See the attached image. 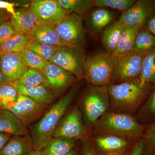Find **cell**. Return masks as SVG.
Returning <instances> with one entry per match:
<instances>
[{
	"label": "cell",
	"instance_id": "cell-24",
	"mask_svg": "<svg viewBox=\"0 0 155 155\" xmlns=\"http://www.w3.org/2000/svg\"><path fill=\"white\" fill-rule=\"evenodd\" d=\"M143 25L125 26L113 54L116 58L128 52L133 48L135 39Z\"/></svg>",
	"mask_w": 155,
	"mask_h": 155
},
{
	"label": "cell",
	"instance_id": "cell-2",
	"mask_svg": "<svg viewBox=\"0 0 155 155\" xmlns=\"http://www.w3.org/2000/svg\"><path fill=\"white\" fill-rule=\"evenodd\" d=\"M151 85L140 78L108 85L110 106L118 111H133L149 92Z\"/></svg>",
	"mask_w": 155,
	"mask_h": 155
},
{
	"label": "cell",
	"instance_id": "cell-19",
	"mask_svg": "<svg viewBox=\"0 0 155 155\" xmlns=\"http://www.w3.org/2000/svg\"><path fill=\"white\" fill-rule=\"evenodd\" d=\"M33 149L31 136H12L0 150V155H29Z\"/></svg>",
	"mask_w": 155,
	"mask_h": 155
},
{
	"label": "cell",
	"instance_id": "cell-11",
	"mask_svg": "<svg viewBox=\"0 0 155 155\" xmlns=\"http://www.w3.org/2000/svg\"><path fill=\"white\" fill-rule=\"evenodd\" d=\"M29 8L40 22L47 25H57L67 15L56 0H35Z\"/></svg>",
	"mask_w": 155,
	"mask_h": 155
},
{
	"label": "cell",
	"instance_id": "cell-5",
	"mask_svg": "<svg viewBox=\"0 0 155 155\" xmlns=\"http://www.w3.org/2000/svg\"><path fill=\"white\" fill-rule=\"evenodd\" d=\"M81 104L87 127L92 128L110 108L108 86L90 85L81 97Z\"/></svg>",
	"mask_w": 155,
	"mask_h": 155
},
{
	"label": "cell",
	"instance_id": "cell-36",
	"mask_svg": "<svg viewBox=\"0 0 155 155\" xmlns=\"http://www.w3.org/2000/svg\"><path fill=\"white\" fill-rule=\"evenodd\" d=\"M145 141L150 149L155 152V122L148 128Z\"/></svg>",
	"mask_w": 155,
	"mask_h": 155
},
{
	"label": "cell",
	"instance_id": "cell-10",
	"mask_svg": "<svg viewBox=\"0 0 155 155\" xmlns=\"http://www.w3.org/2000/svg\"><path fill=\"white\" fill-rule=\"evenodd\" d=\"M48 110V107L29 97L19 94L16 102L9 111L27 127L38 119H41Z\"/></svg>",
	"mask_w": 155,
	"mask_h": 155
},
{
	"label": "cell",
	"instance_id": "cell-16",
	"mask_svg": "<svg viewBox=\"0 0 155 155\" xmlns=\"http://www.w3.org/2000/svg\"><path fill=\"white\" fill-rule=\"evenodd\" d=\"M10 22L17 33L26 36L41 24L30 8L20 9L15 12Z\"/></svg>",
	"mask_w": 155,
	"mask_h": 155
},
{
	"label": "cell",
	"instance_id": "cell-1",
	"mask_svg": "<svg viewBox=\"0 0 155 155\" xmlns=\"http://www.w3.org/2000/svg\"><path fill=\"white\" fill-rule=\"evenodd\" d=\"M78 89L77 86L72 87L67 94L49 108L38 122L29 126L34 150H42L52 138L55 130L72 102Z\"/></svg>",
	"mask_w": 155,
	"mask_h": 155
},
{
	"label": "cell",
	"instance_id": "cell-42",
	"mask_svg": "<svg viewBox=\"0 0 155 155\" xmlns=\"http://www.w3.org/2000/svg\"><path fill=\"white\" fill-rule=\"evenodd\" d=\"M9 17L8 15H4L2 17H0V25H2V23L8 20Z\"/></svg>",
	"mask_w": 155,
	"mask_h": 155
},
{
	"label": "cell",
	"instance_id": "cell-44",
	"mask_svg": "<svg viewBox=\"0 0 155 155\" xmlns=\"http://www.w3.org/2000/svg\"><path fill=\"white\" fill-rule=\"evenodd\" d=\"M65 155H78L77 152L76 150L74 149V150H72L71 152L67 153V154Z\"/></svg>",
	"mask_w": 155,
	"mask_h": 155
},
{
	"label": "cell",
	"instance_id": "cell-40",
	"mask_svg": "<svg viewBox=\"0 0 155 155\" xmlns=\"http://www.w3.org/2000/svg\"><path fill=\"white\" fill-rule=\"evenodd\" d=\"M12 136L11 134L0 132V150L9 141Z\"/></svg>",
	"mask_w": 155,
	"mask_h": 155
},
{
	"label": "cell",
	"instance_id": "cell-12",
	"mask_svg": "<svg viewBox=\"0 0 155 155\" xmlns=\"http://www.w3.org/2000/svg\"><path fill=\"white\" fill-rule=\"evenodd\" d=\"M28 69L21 53H7L0 56V69L4 83H15Z\"/></svg>",
	"mask_w": 155,
	"mask_h": 155
},
{
	"label": "cell",
	"instance_id": "cell-18",
	"mask_svg": "<svg viewBox=\"0 0 155 155\" xmlns=\"http://www.w3.org/2000/svg\"><path fill=\"white\" fill-rule=\"evenodd\" d=\"M19 94L26 96L46 107L51 104L55 98L52 90L48 84L25 86L12 84Z\"/></svg>",
	"mask_w": 155,
	"mask_h": 155
},
{
	"label": "cell",
	"instance_id": "cell-43",
	"mask_svg": "<svg viewBox=\"0 0 155 155\" xmlns=\"http://www.w3.org/2000/svg\"><path fill=\"white\" fill-rule=\"evenodd\" d=\"M4 83V76L0 69V85Z\"/></svg>",
	"mask_w": 155,
	"mask_h": 155
},
{
	"label": "cell",
	"instance_id": "cell-38",
	"mask_svg": "<svg viewBox=\"0 0 155 155\" xmlns=\"http://www.w3.org/2000/svg\"><path fill=\"white\" fill-rule=\"evenodd\" d=\"M144 146V140H140L134 145L129 155H142Z\"/></svg>",
	"mask_w": 155,
	"mask_h": 155
},
{
	"label": "cell",
	"instance_id": "cell-6",
	"mask_svg": "<svg viewBox=\"0 0 155 155\" xmlns=\"http://www.w3.org/2000/svg\"><path fill=\"white\" fill-rule=\"evenodd\" d=\"M86 52L79 45L60 47L49 62L61 67L78 79L84 78Z\"/></svg>",
	"mask_w": 155,
	"mask_h": 155
},
{
	"label": "cell",
	"instance_id": "cell-35",
	"mask_svg": "<svg viewBox=\"0 0 155 155\" xmlns=\"http://www.w3.org/2000/svg\"><path fill=\"white\" fill-rule=\"evenodd\" d=\"M10 21H7L0 25V45L11 36L17 34Z\"/></svg>",
	"mask_w": 155,
	"mask_h": 155
},
{
	"label": "cell",
	"instance_id": "cell-7",
	"mask_svg": "<svg viewBox=\"0 0 155 155\" xmlns=\"http://www.w3.org/2000/svg\"><path fill=\"white\" fill-rule=\"evenodd\" d=\"M148 52L133 48L116 58L111 84L139 78L143 61Z\"/></svg>",
	"mask_w": 155,
	"mask_h": 155
},
{
	"label": "cell",
	"instance_id": "cell-3",
	"mask_svg": "<svg viewBox=\"0 0 155 155\" xmlns=\"http://www.w3.org/2000/svg\"><path fill=\"white\" fill-rule=\"evenodd\" d=\"M93 131L102 134H114L130 139L142 135L143 127L134 117L129 115L107 112L92 127Z\"/></svg>",
	"mask_w": 155,
	"mask_h": 155
},
{
	"label": "cell",
	"instance_id": "cell-13",
	"mask_svg": "<svg viewBox=\"0 0 155 155\" xmlns=\"http://www.w3.org/2000/svg\"><path fill=\"white\" fill-rule=\"evenodd\" d=\"M41 71L55 96L71 86L75 81V77L70 72L49 61Z\"/></svg>",
	"mask_w": 155,
	"mask_h": 155
},
{
	"label": "cell",
	"instance_id": "cell-23",
	"mask_svg": "<svg viewBox=\"0 0 155 155\" xmlns=\"http://www.w3.org/2000/svg\"><path fill=\"white\" fill-rule=\"evenodd\" d=\"M91 12L88 17V25L95 33L104 29L113 21L114 15L104 7H97Z\"/></svg>",
	"mask_w": 155,
	"mask_h": 155
},
{
	"label": "cell",
	"instance_id": "cell-37",
	"mask_svg": "<svg viewBox=\"0 0 155 155\" xmlns=\"http://www.w3.org/2000/svg\"><path fill=\"white\" fill-rule=\"evenodd\" d=\"M143 27L155 36V10L147 17Z\"/></svg>",
	"mask_w": 155,
	"mask_h": 155
},
{
	"label": "cell",
	"instance_id": "cell-27",
	"mask_svg": "<svg viewBox=\"0 0 155 155\" xmlns=\"http://www.w3.org/2000/svg\"><path fill=\"white\" fill-rule=\"evenodd\" d=\"M28 40L26 35H14L0 45V56L7 53H22L26 49Z\"/></svg>",
	"mask_w": 155,
	"mask_h": 155
},
{
	"label": "cell",
	"instance_id": "cell-39",
	"mask_svg": "<svg viewBox=\"0 0 155 155\" xmlns=\"http://www.w3.org/2000/svg\"><path fill=\"white\" fill-rule=\"evenodd\" d=\"M82 140L84 145L82 155H96L88 139L87 138Z\"/></svg>",
	"mask_w": 155,
	"mask_h": 155
},
{
	"label": "cell",
	"instance_id": "cell-41",
	"mask_svg": "<svg viewBox=\"0 0 155 155\" xmlns=\"http://www.w3.org/2000/svg\"><path fill=\"white\" fill-rule=\"evenodd\" d=\"M29 155H44V154L42 151L33 150L31 152Z\"/></svg>",
	"mask_w": 155,
	"mask_h": 155
},
{
	"label": "cell",
	"instance_id": "cell-46",
	"mask_svg": "<svg viewBox=\"0 0 155 155\" xmlns=\"http://www.w3.org/2000/svg\"></svg>",
	"mask_w": 155,
	"mask_h": 155
},
{
	"label": "cell",
	"instance_id": "cell-25",
	"mask_svg": "<svg viewBox=\"0 0 155 155\" xmlns=\"http://www.w3.org/2000/svg\"><path fill=\"white\" fill-rule=\"evenodd\" d=\"M67 15L74 14L83 17L94 6V0H58Z\"/></svg>",
	"mask_w": 155,
	"mask_h": 155
},
{
	"label": "cell",
	"instance_id": "cell-30",
	"mask_svg": "<svg viewBox=\"0 0 155 155\" xmlns=\"http://www.w3.org/2000/svg\"><path fill=\"white\" fill-rule=\"evenodd\" d=\"M133 48L149 52L155 49V36L143 27L139 31Z\"/></svg>",
	"mask_w": 155,
	"mask_h": 155
},
{
	"label": "cell",
	"instance_id": "cell-9",
	"mask_svg": "<svg viewBox=\"0 0 155 155\" xmlns=\"http://www.w3.org/2000/svg\"><path fill=\"white\" fill-rule=\"evenodd\" d=\"M55 27L67 46L79 45L86 40L83 17L74 14L67 15Z\"/></svg>",
	"mask_w": 155,
	"mask_h": 155
},
{
	"label": "cell",
	"instance_id": "cell-26",
	"mask_svg": "<svg viewBox=\"0 0 155 155\" xmlns=\"http://www.w3.org/2000/svg\"><path fill=\"white\" fill-rule=\"evenodd\" d=\"M139 78L143 82L155 86V49L148 52L145 57Z\"/></svg>",
	"mask_w": 155,
	"mask_h": 155
},
{
	"label": "cell",
	"instance_id": "cell-33",
	"mask_svg": "<svg viewBox=\"0 0 155 155\" xmlns=\"http://www.w3.org/2000/svg\"><path fill=\"white\" fill-rule=\"evenodd\" d=\"M21 54L28 68L41 71L49 62L27 48L25 49Z\"/></svg>",
	"mask_w": 155,
	"mask_h": 155
},
{
	"label": "cell",
	"instance_id": "cell-14",
	"mask_svg": "<svg viewBox=\"0 0 155 155\" xmlns=\"http://www.w3.org/2000/svg\"><path fill=\"white\" fill-rule=\"evenodd\" d=\"M155 10L154 0H137L122 12L118 20L125 26L143 25L147 17Z\"/></svg>",
	"mask_w": 155,
	"mask_h": 155
},
{
	"label": "cell",
	"instance_id": "cell-34",
	"mask_svg": "<svg viewBox=\"0 0 155 155\" xmlns=\"http://www.w3.org/2000/svg\"><path fill=\"white\" fill-rule=\"evenodd\" d=\"M141 113L147 118H155V89L142 108Z\"/></svg>",
	"mask_w": 155,
	"mask_h": 155
},
{
	"label": "cell",
	"instance_id": "cell-32",
	"mask_svg": "<svg viewBox=\"0 0 155 155\" xmlns=\"http://www.w3.org/2000/svg\"><path fill=\"white\" fill-rule=\"evenodd\" d=\"M136 0H94V6L126 11L136 2Z\"/></svg>",
	"mask_w": 155,
	"mask_h": 155
},
{
	"label": "cell",
	"instance_id": "cell-17",
	"mask_svg": "<svg viewBox=\"0 0 155 155\" xmlns=\"http://www.w3.org/2000/svg\"><path fill=\"white\" fill-rule=\"evenodd\" d=\"M27 37L29 40L43 44L58 47L67 46L58 33L54 25L41 23Z\"/></svg>",
	"mask_w": 155,
	"mask_h": 155
},
{
	"label": "cell",
	"instance_id": "cell-21",
	"mask_svg": "<svg viewBox=\"0 0 155 155\" xmlns=\"http://www.w3.org/2000/svg\"><path fill=\"white\" fill-rule=\"evenodd\" d=\"M125 27V25L118 20L104 29L102 34V42L106 52L113 54L118 45Z\"/></svg>",
	"mask_w": 155,
	"mask_h": 155
},
{
	"label": "cell",
	"instance_id": "cell-31",
	"mask_svg": "<svg viewBox=\"0 0 155 155\" xmlns=\"http://www.w3.org/2000/svg\"><path fill=\"white\" fill-rule=\"evenodd\" d=\"M60 47L43 44L29 40L26 48L35 53L46 61H49Z\"/></svg>",
	"mask_w": 155,
	"mask_h": 155
},
{
	"label": "cell",
	"instance_id": "cell-8",
	"mask_svg": "<svg viewBox=\"0 0 155 155\" xmlns=\"http://www.w3.org/2000/svg\"><path fill=\"white\" fill-rule=\"evenodd\" d=\"M82 114L77 106L72 107L61 119L53 137L72 139L87 138V131L82 120Z\"/></svg>",
	"mask_w": 155,
	"mask_h": 155
},
{
	"label": "cell",
	"instance_id": "cell-45",
	"mask_svg": "<svg viewBox=\"0 0 155 155\" xmlns=\"http://www.w3.org/2000/svg\"><path fill=\"white\" fill-rule=\"evenodd\" d=\"M5 10L0 8V17H2L4 15H5Z\"/></svg>",
	"mask_w": 155,
	"mask_h": 155
},
{
	"label": "cell",
	"instance_id": "cell-22",
	"mask_svg": "<svg viewBox=\"0 0 155 155\" xmlns=\"http://www.w3.org/2000/svg\"><path fill=\"white\" fill-rule=\"evenodd\" d=\"M78 140L65 137H53L42 152L44 155H65L75 149Z\"/></svg>",
	"mask_w": 155,
	"mask_h": 155
},
{
	"label": "cell",
	"instance_id": "cell-29",
	"mask_svg": "<svg viewBox=\"0 0 155 155\" xmlns=\"http://www.w3.org/2000/svg\"><path fill=\"white\" fill-rule=\"evenodd\" d=\"M19 94L12 84L4 83L0 85V110H9Z\"/></svg>",
	"mask_w": 155,
	"mask_h": 155
},
{
	"label": "cell",
	"instance_id": "cell-15",
	"mask_svg": "<svg viewBox=\"0 0 155 155\" xmlns=\"http://www.w3.org/2000/svg\"><path fill=\"white\" fill-rule=\"evenodd\" d=\"M131 139L114 134H102L94 140L95 149L104 155H120L130 146Z\"/></svg>",
	"mask_w": 155,
	"mask_h": 155
},
{
	"label": "cell",
	"instance_id": "cell-28",
	"mask_svg": "<svg viewBox=\"0 0 155 155\" xmlns=\"http://www.w3.org/2000/svg\"><path fill=\"white\" fill-rule=\"evenodd\" d=\"M13 84L25 86H37L42 84L49 85L42 72L39 69L32 68H28L23 75Z\"/></svg>",
	"mask_w": 155,
	"mask_h": 155
},
{
	"label": "cell",
	"instance_id": "cell-20",
	"mask_svg": "<svg viewBox=\"0 0 155 155\" xmlns=\"http://www.w3.org/2000/svg\"><path fill=\"white\" fill-rule=\"evenodd\" d=\"M0 132L12 136H25L28 135L29 131L11 111L0 110Z\"/></svg>",
	"mask_w": 155,
	"mask_h": 155
},
{
	"label": "cell",
	"instance_id": "cell-4",
	"mask_svg": "<svg viewBox=\"0 0 155 155\" xmlns=\"http://www.w3.org/2000/svg\"><path fill=\"white\" fill-rule=\"evenodd\" d=\"M116 61V57L107 52L87 56L83 65L84 78L90 85L108 86L112 83Z\"/></svg>",
	"mask_w": 155,
	"mask_h": 155
}]
</instances>
